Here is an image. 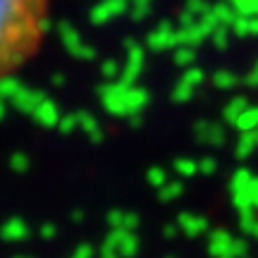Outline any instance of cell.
Here are the masks:
<instances>
[{"instance_id":"obj_1","label":"cell","mask_w":258,"mask_h":258,"mask_svg":"<svg viewBox=\"0 0 258 258\" xmlns=\"http://www.w3.org/2000/svg\"><path fill=\"white\" fill-rule=\"evenodd\" d=\"M50 0H0V82L22 72L46 43Z\"/></svg>"}]
</instances>
